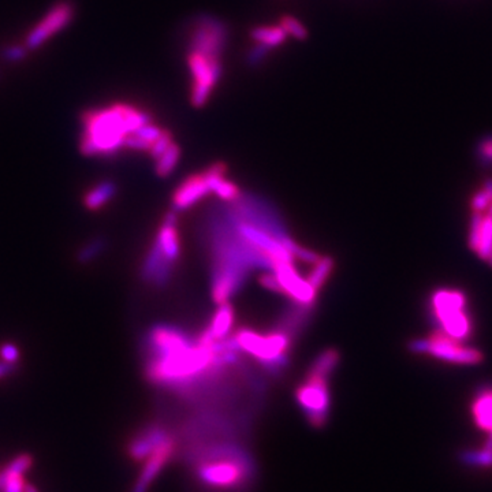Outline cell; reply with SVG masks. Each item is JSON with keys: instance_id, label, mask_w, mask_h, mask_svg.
Listing matches in <instances>:
<instances>
[{"instance_id": "cell-1", "label": "cell", "mask_w": 492, "mask_h": 492, "mask_svg": "<svg viewBox=\"0 0 492 492\" xmlns=\"http://www.w3.org/2000/svg\"><path fill=\"white\" fill-rule=\"evenodd\" d=\"M150 361L147 376L150 382L175 385L196 373L214 366L215 353L211 346L192 347L188 338L170 327H155L147 338Z\"/></svg>"}, {"instance_id": "cell-2", "label": "cell", "mask_w": 492, "mask_h": 492, "mask_svg": "<svg viewBox=\"0 0 492 492\" xmlns=\"http://www.w3.org/2000/svg\"><path fill=\"white\" fill-rule=\"evenodd\" d=\"M150 115L128 104L89 111L83 118L80 150L85 156H111L124 148L126 136L150 124Z\"/></svg>"}, {"instance_id": "cell-3", "label": "cell", "mask_w": 492, "mask_h": 492, "mask_svg": "<svg viewBox=\"0 0 492 492\" xmlns=\"http://www.w3.org/2000/svg\"><path fill=\"white\" fill-rule=\"evenodd\" d=\"M252 462L239 449L223 448L204 454L196 465V477L212 491L239 490L252 480Z\"/></svg>"}, {"instance_id": "cell-4", "label": "cell", "mask_w": 492, "mask_h": 492, "mask_svg": "<svg viewBox=\"0 0 492 492\" xmlns=\"http://www.w3.org/2000/svg\"><path fill=\"white\" fill-rule=\"evenodd\" d=\"M193 25L189 54H198L210 61H220L230 39L226 22L212 14L198 13L193 17Z\"/></svg>"}, {"instance_id": "cell-5", "label": "cell", "mask_w": 492, "mask_h": 492, "mask_svg": "<svg viewBox=\"0 0 492 492\" xmlns=\"http://www.w3.org/2000/svg\"><path fill=\"white\" fill-rule=\"evenodd\" d=\"M467 297L458 290H439L432 297L433 315L442 331L457 341L471 334V320L465 312Z\"/></svg>"}, {"instance_id": "cell-6", "label": "cell", "mask_w": 492, "mask_h": 492, "mask_svg": "<svg viewBox=\"0 0 492 492\" xmlns=\"http://www.w3.org/2000/svg\"><path fill=\"white\" fill-rule=\"evenodd\" d=\"M409 349L413 353L429 354L451 364L474 365L483 361V354L477 349L464 346L460 341L445 334L442 330L428 340L412 341L409 343Z\"/></svg>"}, {"instance_id": "cell-7", "label": "cell", "mask_w": 492, "mask_h": 492, "mask_svg": "<svg viewBox=\"0 0 492 492\" xmlns=\"http://www.w3.org/2000/svg\"><path fill=\"white\" fill-rule=\"evenodd\" d=\"M297 401L304 409L308 421L316 427L321 428L328 419L330 410V392L327 378L309 373L306 375V382L300 385L296 391Z\"/></svg>"}, {"instance_id": "cell-8", "label": "cell", "mask_w": 492, "mask_h": 492, "mask_svg": "<svg viewBox=\"0 0 492 492\" xmlns=\"http://www.w3.org/2000/svg\"><path fill=\"white\" fill-rule=\"evenodd\" d=\"M188 64L193 74L192 106L203 108L210 100L215 85L220 81L223 66L220 61H210L198 54H189Z\"/></svg>"}, {"instance_id": "cell-9", "label": "cell", "mask_w": 492, "mask_h": 492, "mask_svg": "<svg viewBox=\"0 0 492 492\" xmlns=\"http://www.w3.org/2000/svg\"><path fill=\"white\" fill-rule=\"evenodd\" d=\"M76 16V8L68 1H61L55 4L25 37V47L29 51H36L55 35L62 32L64 28L73 21Z\"/></svg>"}, {"instance_id": "cell-10", "label": "cell", "mask_w": 492, "mask_h": 492, "mask_svg": "<svg viewBox=\"0 0 492 492\" xmlns=\"http://www.w3.org/2000/svg\"><path fill=\"white\" fill-rule=\"evenodd\" d=\"M241 349L255 356L258 361L267 363L286 353L289 347V338L282 332L260 335L248 328H242L234 335Z\"/></svg>"}, {"instance_id": "cell-11", "label": "cell", "mask_w": 492, "mask_h": 492, "mask_svg": "<svg viewBox=\"0 0 492 492\" xmlns=\"http://www.w3.org/2000/svg\"><path fill=\"white\" fill-rule=\"evenodd\" d=\"M272 268L283 287L284 296L292 297L301 305L313 304L318 292H315V289L308 283V280L301 278L294 270L293 263L274 261Z\"/></svg>"}, {"instance_id": "cell-12", "label": "cell", "mask_w": 492, "mask_h": 492, "mask_svg": "<svg viewBox=\"0 0 492 492\" xmlns=\"http://www.w3.org/2000/svg\"><path fill=\"white\" fill-rule=\"evenodd\" d=\"M175 451V442L170 438L162 446L155 450L150 457L145 460L143 471L140 473L131 492H148L152 481L157 477V474L163 469V467L169 462Z\"/></svg>"}, {"instance_id": "cell-13", "label": "cell", "mask_w": 492, "mask_h": 492, "mask_svg": "<svg viewBox=\"0 0 492 492\" xmlns=\"http://www.w3.org/2000/svg\"><path fill=\"white\" fill-rule=\"evenodd\" d=\"M211 193L203 172L186 178L174 192L172 204L176 210H188Z\"/></svg>"}, {"instance_id": "cell-14", "label": "cell", "mask_w": 492, "mask_h": 492, "mask_svg": "<svg viewBox=\"0 0 492 492\" xmlns=\"http://www.w3.org/2000/svg\"><path fill=\"white\" fill-rule=\"evenodd\" d=\"M172 436L160 426L143 429L128 445V454L136 461H145L150 454Z\"/></svg>"}, {"instance_id": "cell-15", "label": "cell", "mask_w": 492, "mask_h": 492, "mask_svg": "<svg viewBox=\"0 0 492 492\" xmlns=\"http://www.w3.org/2000/svg\"><path fill=\"white\" fill-rule=\"evenodd\" d=\"M226 172H227V167L224 163H215L203 174L205 176V181L211 192L217 194L223 200L232 201L238 198L241 196V192L233 182L224 179Z\"/></svg>"}, {"instance_id": "cell-16", "label": "cell", "mask_w": 492, "mask_h": 492, "mask_svg": "<svg viewBox=\"0 0 492 492\" xmlns=\"http://www.w3.org/2000/svg\"><path fill=\"white\" fill-rule=\"evenodd\" d=\"M472 413L479 428L490 432V438L484 446L492 451V387L483 388L472 404Z\"/></svg>"}, {"instance_id": "cell-17", "label": "cell", "mask_w": 492, "mask_h": 492, "mask_svg": "<svg viewBox=\"0 0 492 492\" xmlns=\"http://www.w3.org/2000/svg\"><path fill=\"white\" fill-rule=\"evenodd\" d=\"M118 186L115 182L106 179L99 182L95 188L88 191L84 196V205L89 211H99L116 196Z\"/></svg>"}, {"instance_id": "cell-18", "label": "cell", "mask_w": 492, "mask_h": 492, "mask_svg": "<svg viewBox=\"0 0 492 492\" xmlns=\"http://www.w3.org/2000/svg\"><path fill=\"white\" fill-rule=\"evenodd\" d=\"M233 321H234L233 306L227 302L219 304V308L215 312L211 325L208 327L215 341H220V340H224L229 337L232 327H233Z\"/></svg>"}, {"instance_id": "cell-19", "label": "cell", "mask_w": 492, "mask_h": 492, "mask_svg": "<svg viewBox=\"0 0 492 492\" xmlns=\"http://www.w3.org/2000/svg\"><path fill=\"white\" fill-rule=\"evenodd\" d=\"M249 35L255 43L267 44L271 48L282 45L287 37L286 32L280 26H256Z\"/></svg>"}, {"instance_id": "cell-20", "label": "cell", "mask_w": 492, "mask_h": 492, "mask_svg": "<svg viewBox=\"0 0 492 492\" xmlns=\"http://www.w3.org/2000/svg\"><path fill=\"white\" fill-rule=\"evenodd\" d=\"M179 157H181V148L178 147V144L172 143L167 150L156 160L155 172L160 178L169 176L175 170Z\"/></svg>"}, {"instance_id": "cell-21", "label": "cell", "mask_w": 492, "mask_h": 492, "mask_svg": "<svg viewBox=\"0 0 492 492\" xmlns=\"http://www.w3.org/2000/svg\"><path fill=\"white\" fill-rule=\"evenodd\" d=\"M313 265L315 267L308 277V283L315 289V292H319L334 270V260L331 257H320V260Z\"/></svg>"}, {"instance_id": "cell-22", "label": "cell", "mask_w": 492, "mask_h": 492, "mask_svg": "<svg viewBox=\"0 0 492 492\" xmlns=\"http://www.w3.org/2000/svg\"><path fill=\"white\" fill-rule=\"evenodd\" d=\"M338 363H340V353L334 349H328L321 353L308 372L327 378L337 368Z\"/></svg>"}, {"instance_id": "cell-23", "label": "cell", "mask_w": 492, "mask_h": 492, "mask_svg": "<svg viewBox=\"0 0 492 492\" xmlns=\"http://www.w3.org/2000/svg\"><path fill=\"white\" fill-rule=\"evenodd\" d=\"M279 26L286 32L287 36H292L300 42H305L309 36L308 29L297 18H294L292 16H283L280 18Z\"/></svg>"}, {"instance_id": "cell-24", "label": "cell", "mask_w": 492, "mask_h": 492, "mask_svg": "<svg viewBox=\"0 0 492 492\" xmlns=\"http://www.w3.org/2000/svg\"><path fill=\"white\" fill-rule=\"evenodd\" d=\"M492 251V215H488L483 220V230L480 236V244L476 251L480 258L486 260L490 256Z\"/></svg>"}, {"instance_id": "cell-25", "label": "cell", "mask_w": 492, "mask_h": 492, "mask_svg": "<svg viewBox=\"0 0 492 492\" xmlns=\"http://www.w3.org/2000/svg\"><path fill=\"white\" fill-rule=\"evenodd\" d=\"M106 248V241L103 238H95L85 244L77 253V260L81 264H86L99 256Z\"/></svg>"}, {"instance_id": "cell-26", "label": "cell", "mask_w": 492, "mask_h": 492, "mask_svg": "<svg viewBox=\"0 0 492 492\" xmlns=\"http://www.w3.org/2000/svg\"><path fill=\"white\" fill-rule=\"evenodd\" d=\"M25 486L22 474L6 471L0 473V491L25 492Z\"/></svg>"}, {"instance_id": "cell-27", "label": "cell", "mask_w": 492, "mask_h": 492, "mask_svg": "<svg viewBox=\"0 0 492 492\" xmlns=\"http://www.w3.org/2000/svg\"><path fill=\"white\" fill-rule=\"evenodd\" d=\"M461 461L468 465H477V467H492L491 450H481V451H464L460 455Z\"/></svg>"}, {"instance_id": "cell-28", "label": "cell", "mask_w": 492, "mask_h": 492, "mask_svg": "<svg viewBox=\"0 0 492 492\" xmlns=\"http://www.w3.org/2000/svg\"><path fill=\"white\" fill-rule=\"evenodd\" d=\"M492 203V179L484 182L483 191L476 193L472 198V208L474 212H481L488 208Z\"/></svg>"}, {"instance_id": "cell-29", "label": "cell", "mask_w": 492, "mask_h": 492, "mask_svg": "<svg viewBox=\"0 0 492 492\" xmlns=\"http://www.w3.org/2000/svg\"><path fill=\"white\" fill-rule=\"evenodd\" d=\"M271 47H268L267 44L256 43L245 55V62L249 66V67H258L260 64H263L268 54L271 52Z\"/></svg>"}, {"instance_id": "cell-30", "label": "cell", "mask_w": 492, "mask_h": 492, "mask_svg": "<svg viewBox=\"0 0 492 492\" xmlns=\"http://www.w3.org/2000/svg\"><path fill=\"white\" fill-rule=\"evenodd\" d=\"M483 220L484 216L481 212H474L472 216L471 232H469V248L476 253L479 244H480V236L483 230Z\"/></svg>"}, {"instance_id": "cell-31", "label": "cell", "mask_w": 492, "mask_h": 492, "mask_svg": "<svg viewBox=\"0 0 492 492\" xmlns=\"http://www.w3.org/2000/svg\"><path fill=\"white\" fill-rule=\"evenodd\" d=\"M29 49L25 47V44H14L8 45L1 51V58L10 64H18L23 61L28 55Z\"/></svg>"}, {"instance_id": "cell-32", "label": "cell", "mask_w": 492, "mask_h": 492, "mask_svg": "<svg viewBox=\"0 0 492 492\" xmlns=\"http://www.w3.org/2000/svg\"><path fill=\"white\" fill-rule=\"evenodd\" d=\"M32 465H33V457L30 454H20L4 468V471L23 476V473L29 471Z\"/></svg>"}, {"instance_id": "cell-33", "label": "cell", "mask_w": 492, "mask_h": 492, "mask_svg": "<svg viewBox=\"0 0 492 492\" xmlns=\"http://www.w3.org/2000/svg\"><path fill=\"white\" fill-rule=\"evenodd\" d=\"M172 143H174V140H172V133L169 130H164L163 134L152 144L150 150V157L157 160L167 150V148L172 145Z\"/></svg>"}, {"instance_id": "cell-34", "label": "cell", "mask_w": 492, "mask_h": 492, "mask_svg": "<svg viewBox=\"0 0 492 492\" xmlns=\"http://www.w3.org/2000/svg\"><path fill=\"white\" fill-rule=\"evenodd\" d=\"M477 157L483 166L492 164V134L481 138L477 145Z\"/></svg>"}, {"instance_id": "cell-35", "label": "cell", "mask_w": 492, "mask_h": 492, "mask_svg": "<svg viewBox=\"0 0 492 492\" xmlns=\"http://www.w3.org/2000/svg\"><path fill=\"white\" fill-rule=\"evenodd\" d=\"M150 147H152V144H150V141L144 140L143 137H140L136 133L128 134L126 138H125V143H124V148L140 150V152H150Z\"/></svg>"}, {"instance_id": "cell-36", "label": "cell", "mask_w": 492, "mask_h": 492, "mask_svg": "<svg viewBox=\"0 0 492 492\" xmlns=\"http://www.w3.org/2000/svg\"><path fill=\"white\" fill-rule=\"evenodd\" d=\"M0 359L10 364H18L21 359L20 349L14 343H3L0 346Z\"/></svg>"}, {"instance_id": "cell-37", "label": "cell", "mask_w": 492, "mask_h": 492, "mask_svg": "<svg viewBox=\"0 0 492 492\" xmlns=\"http://www.w3.org/2000/svg\"><path fill=\"white\" fill-rule=\"evenodd\" d=\"M163 131H164L163 128H160L159 126H156V125H152L150 122V124L143 125L141 128H137L133 133L138 134L140 137H143L144 140H147V141H150V144H153L163 134Z\"/></svg>"}, {"instance_id": "cell-38", "label": "cell", "mask_w": 492, "mask_h": 492, "mask_svg": "<svg viewBox=\"0 0 492 492\" xmlns=\"http://www.w3.org/2000/svg\"><path fill=\"white\" fill-rule=\"evenodd\" d=\"M260 284L264 286L265 289L274 292V293H279V294H283L284 296V292H283V287L279 282L278 277L275 274H263L260 279H258Z\"/></svg>"}, {"instance_id": "cell-39", "label": "cell", "mask_w": 492, "mask_h": 492, "mask_svg": "<svg viewBox=\"0 0 492 492\" xmlns=\"http://www.w3.org/2000/svg\"><path fill=\"white\" fill-rule=\"evenodd\" d=\"M16 366H17V364H10V363L1 360L0 361V379L11 375L16 371Z\"/></svg>"}, {"instance_id": "cell-40", "label": "cell", "mask_w": 492, "mask_h": 492, "mask_svg": "<svg viewBox=\"0 0 492 492\" xmlns=\"http://www.w3.org/2000/svg\"><path fill=\"white\" fill-rule=\"evenodd\" d=\"M25 492H39V491H37V488H36V487H33V486H30V484H26V486H25Z\"/></svg>"}, {"instance_id": "cell-41", "label": "cell", "mask_w": 492, "mask_h": 492, "mask_svg": "<svg viewBox=\"0 0 492 492\" xmlns=\"http://www.w3.org/2000/svg\"><path fill=\"white\" fill-rule=\"evenodd\" d=\"M487 261H488V264H490V265L492 267V251L491 253H490V256H488V258H487Z\"/></svg>"}, {"instance_id": "cell-42", "label": "cell", "mask_w": 492, "mask_h": 492, "mask_svg": "<svg viewBox=\"0 0 492 492\" xmlns=\"http://www.w3.org/2000/svg\"><path fill=\"white\" fill-rule=\"evenodd\" d=\"M490 208H491V214H490V215H492V203H491V205H490Z\"/></svg>"}]
</instances>
